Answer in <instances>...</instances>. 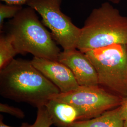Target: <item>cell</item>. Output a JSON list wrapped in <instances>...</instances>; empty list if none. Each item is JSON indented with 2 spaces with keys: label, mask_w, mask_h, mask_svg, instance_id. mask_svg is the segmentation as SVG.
I'll return each instance as SVG.
<instances>
[{
  "label": "cell",
  "mask_w": 127,
  "mask_h": 127,
  "mask_svg": "<svg viewBox=\"0 0 127 127\" xmlns=\"http://www.w3.org/2000/svg\"><path fill=\"white\" fill-rule=\"evenodd\" d=\"M126 48H127V44H126Z\"/></svg>",
  "instance_id": "obj_20"
},
{
  "label": "cell",
  "mask_w": 127,
  "mask_h": 127,
  "mask_svg": "<svg viewBox=\"0 0 127 127\" xmlns=\"http://www.w3.org/2000/svg\"><path fill=\"white\" fill-rule=\"evenodd\" d=\"M31 7L23 8L9 22L8 33L18 54L58 60L60 53L51 33L39 20Z\"/></svg>",
  "instance_id": "obj_3"
},
{
  "label": "cell",
  "mask_w": 127,
  "mask_h": 127,
  "mask_svg": "<svg viewBox=\"0 0 127 127\" xmlns=\"http://www.w3.org/2000/svg\"><path fill=\"white\" fill-rule=\"evenodd\" d=\"M0 111L1 113L9 114L19 119H23L25 117V114L21 109L7 104H0Z\"/></svg>",
  "instance_id": "obj_14"
},
{
  "label": "cell",
  "mask_w": 127,
  "mask_h": 127,
  "mask_svg": "<svg viewBox=\"0 0 127 127\" xmlns=\"http://www.w3.org/2000/svg\"><path fill=\"white\" fill-rule=\"evenodd\" d=\"M31 62L62 93L73 91L79 86L71 70L58 60L33 57Z\"/></svg>",
  "instance_id": "obj_8"
},
{
  "label": "cell",
  "mask_w": 127,
  "mask_h": 127,
  "mask_svg": "<svg viewBox=\"0 0 127 127\" xmlns=\"http://www.w3.org/2000/svg\"><path fill=\"white\" fill-rule=\"evenodd\" d=\"M31 126H32V125H30V124H28V123H23L21 126H20V127H31ZM0 127H11V126H8V125L5 124L3 122V116L1 115H0Z\"/></svg>",
  "instance_id": "obj_17"
},
{
  "label": "cell",
  "mask_w": 127,
  "mask_h": 127,
  "mask_svg": "<svg viewBox=\"0 0 127 127\" xmlns=\"http://www.w3.org/2000/svg\"><path fill=\"white\" fill-rule=\"evenodd\" d=\"M127 43V17L108 2L93 9L81 28L77 49L82 52Z\"/></svg>",
  "instance_id": "obj_2"
},
{
  "label": "cell",
  "mask_w": 127,
  "mask_h": 127,
  "mask_svg": "<svg viewBox=\"0 0 127 127\" xmlns=\"http://www.w3.org/2000/svg\"><path fill=\"white\" fill-rule=\"evenodd\" d=\"M53 124L45 106L38 108L36 120L31 127H50Z\"/></svg>",
  "instance_id": "obj_13"
},
{
  "label": "cell",
  "mask_w": 127,
  "mask_h": 127,
  "mask_svg": "<svg viewBox=\"0 0 127 127\" xmlns=\"http://www.w3.org/2000/svg\"><path fill=\"white\" fill-rule=\"evenodd\" d=\"M119 109L123 120L127 119V96L123 98L122 102L119 106Z\"/></svg>",
  "instance_id": "obj_15"
},
{
  "label": "cell",
  "mask_w": 127,
  "mask_h": 127,
  "mask_svg": "<svg viewBox=\"0 0 127 127\" xmlns=\"http://www.w3.org/2000/svg\"><path fill=\"white\" fill-rule=\"evenodd\" d=\"M60 92L31 61L14 59L0 69V94L5 98L26 103L38 109Z\"/></svg>",
  "instance_id": "obj_1"
},
{
  "label": "cell",
  "mask_w": 127,
  "mask_h": 127,
  "mask_svg": "<svg viewBox=\"0 0 127 127\" xmlns=\"http://www.w3.org/2000/svg\"><path fill=\"white\" fill-rule=\"evenodd\" d=\"M0 0L4 1L7 4L22 5L25 4H27V1L29 0Z\"/></svg>",
  "instance_id": "obj_16"
},
{
  "label": "cell",
  "mask_w": 127,
  "mask_h": 127,
  "mask_svg": "<svg viewBox=\"0 0 127 127\" xmlns=\"http://www.w3.org/2000/svg\"><path fill=\"white\" fill-rule=\"evenodd\" d=\"M18 54L9 33L0 37V69L4 67Z\"/></svg>",
  "instance_id": "obj_11"
},
{
  "label": "cell",
  "mask_w": 127,
  "mask_h": 127,
  "mask_svg": "<svg viewBox=\"0 0 127 127\" xmlns=\"http://www.w3.org/2000/svg\"><path fill=\"white\" fill-rule=\"evenodd\" d=\"M84 53L96 71L99 85L122 98L127 96L126 44H114Z\"/></svg>",
  "instance_id": "obj_4"
},
{
  "label": "cell",
  "mask_w": 127,
  "mask_h": 127,
  "mask_svg": "<svg viewBox=\"0 0 127 127\" xmlns=\"http://www.w3.org/2000/svg\"><path fill=\"white\" fill-rule=\"evenodd\" d=\"M23 9L22 5L0 4V28H3L5 19L13 18Z\"/></svg>",
  "instance_id": "obj_12"
},
{
  "label": "cell",
  "mask_w": 127,
  "mask_h": 127,
  "mask_svg": "<svg viewBox=\"0 0 127 127\" xmlns=\"http://www.w3.org/2000/svg\"><path fill=\"white\" fill-rule=\"evenodd\" d=\"M124 127H127V119L124 120Z\"/></svg>",
  "instance_id": "obj_19"
},
{
  "label": "cell",
  "mask_w": 127,
  "mask_h": 127,
  "mask_svg": "<svg viewBox=\"0 0 127 127\" xmlns=\"http://www.w3.org/2000/svg\"><path fill=\"white\" fill-rule=\"evenodd\" d=\"M62 0H29L27 4L39 14L42 22L49 28L52 36L64 50L77 49L81 28L73 24L71 18L62 12Z\"/></svg>",
  "instance_id": "obj_6"
},
{
  "label": "cell",
  "mask_w": 127,
  "mask_h": 127,
  "mask_svg": "<svg viewBox=\"0 0 127 127\" xmlns=\"http://www.w3.org/2000/svg\"><path fill=\"white\" fill-rule=\"evenodd\" d=\"M58 61L71 70L79 86H99L96 71L85 53L76 49L64 50L59 53Z\"/></svg>",
  "instance_id": "obj_7"
},
{
  "label": "cell",
  "mask_w": 127,
  "mask_h": 127,
  "mask_svg": "<svg viewBox=\"0 0 127 127\" xmlns=\"http://www.w3.org/2000/svg\"><path fill=\"white\" fill-rule=\"evenodd\" d=\"M45 106L53 124L57 127H68L81 120L79 111L68 103L51 98Z\"/></svg>",
  "instance_id": "obj_9"
},
{
  "label": "cell",
  "mask_w": 127,
  "mask_h": 127,
  "mask_svg": "<svg viewBox=\"0 0 127 127\" xmlns=\"http://www.w3.org/2000/svg\"><path fill=\"white\" fill-rule=\"evenodd\" d=\"M51 98L73 105L79 112L80 121L95 118L107 111L118 107L123 99L122 97L99 85L79 86L68 92H60Z\"/></svg>",
  "instance_id": "obj_5"
},
{
  "label": "cell",
  "mask_w": 127,
  "mask_h": 127,
  "mask_svg": "<svg viewBox=\"0 0 127 127\" xmlns=\"http://www.w3.org/2000/svg\"><path fill=\"white\" fill-rule=\"evenodd\" d=\"M119 106L95 118L78 121L68 127H124Z\"/></svg>",
  "instance_id": "obj_10"
},
{
  "label": "cell",
  "mask_w": 127,
  "mask_h": 127,
  "mask_svg": "<svg viewBox=\"0 0 127 127\" xmlns=\"http://www.w3.org/2000/svg\"><path fill=\"white\" fill-rule=\"evenodd\" d=\"M109 1L114 3V4H117L119 2H120L122 0H108Z\"/></svg>",
  "instance_id": "obj_18"
}]
</instances>
